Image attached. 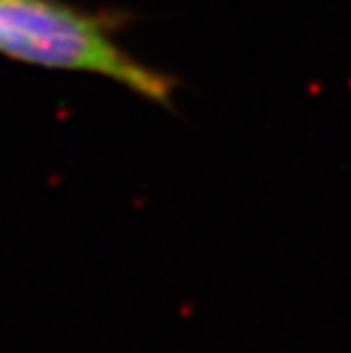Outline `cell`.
<instances>
[{"instance_id":"cell-1","label":"cell","mask_w":351,"mask_h":353,"mask_svg":"<svg viewBox=\"0 0 351 353\" xmlns=\"http://www.w3.org/2000/svg\"><path fill=\"white\" fill-rule=\"evenodd\" d=\"M128 12H89L66 0H0V55L57 71L92 73L164 110L181 80L130 55L117 34Z\"/></svg>"}]
</instances>
